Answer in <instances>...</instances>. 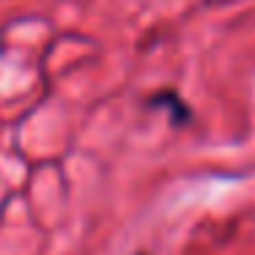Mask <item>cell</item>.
<instances>
[{"label": "cell", "instance_id": "6da1fadb", "mask_svg": "<svg viewBox=\"0 0 255 255\" xmlns=\"http://www.w3.org/2000/svg\"><path fill=\"white\" fill-rule=\"evenodd\" d=\"M140 255H143V253H140Z\"/></svg>", "mask_w": 255, "mask_h": 255}]
</instances>
